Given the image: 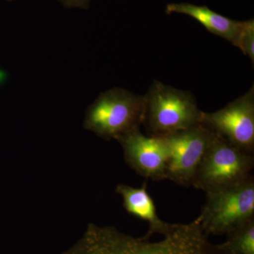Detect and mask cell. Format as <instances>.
<instances>
[{"mask_svg": "<svg viewBox=\"0 0 254 254\" xmlns=\"http://www.w3.org/2000/svg\"><path fill=\"white\" fill-rule=\"evenodd\" d=\"M213 136V132L203 124L162 135L168 148L166 180L181 186H191Z\"/></svg>", "mask_w": 254, "mask_h": 254, "instance_id": "8992f818", "label": "cell"}, {"mask_svg": "<svg viewBox=\"0 0 254 254\" xmlns=\"http://www.w3.org/2000/svg\"><path fill=\"white\" fill-rule=\"evenodd\" d=\"M254 167L252 153L237 148L214 133L191 186L205 192L230 188L252 176Z\"/></svg>", "mask_w": 254, "mask_h": 254, "instance_id": "277c9868", "label": "cell"}, {"mask_svg": "<svg viewBox=\"0 0 254 254\" xmlns=\"http://www.w3.org/2000/svg\"><path fill=\"white\" fill-rule=\"evenodd\" d=\"M64 4L73 7H86L89 0H62Z\"/></svg>", "mask_w": 254, "mask_h": 254, "instance_id": "4fadbf2b", "label": "cell"}, {"mask_svg": "<svg viewBox=\"0 0 254 254\" xmlns=\"http://www.w3.org/2000/svg\"><path fill=\"white\" fill-rule=\"evenodd\" d=\"M145 95L122 88L103 92L87 108L83 128L105 140H117L140 129L144 120Z\"/></svg>", "mask_w": 254, "mask_h": 254, "instance_id": "7a4b0ae2", "label": "cell"}, {"mask_svg": "<svg viewBox=\"0 0 254 254\" xmlns=\"http://www.w3.org/2000/svg\"><path fill=\"white\" fill-rule=\"evenodd\" d=\"M116 141L123 147L127 165L138 175L153 181L166 180L168 148L163 136H146L137 129Z\"/></svg>", "mask_w": 254, "mask_h": 254, "instance_id": "ba28073f", "label": "cell"}, {"mask_svg": "<svg viewBox=\"0 0 254 254\" xmlns=\"http://www.w3.org/2000/svg\"><path fill=\"white\" fill-rule=\"evenodd\" d=\"M235 46L240 48L244 55H247L254 62V20L244 21V26L237 38Z\"/></svg>", "mask_w": 254, "mask_h": 254, "instance_id": "7c38bea8", "label": "cell"}, {"mask_svg": "<svg viewBox=\"0 0 254 254\" xmlns=\"http://www.w3.org/2000/svg\"><path fill=\"white\" fill-rule=\"evenodd\" d=\"M144 95L143 125L151 136H162L200 124L203 112L190 91L154 81Z\"/></svg>", "mask_w": 254, "mask_h": 254, "instance_id": "3957f363", "label": "cell"}, {"mask_svg": "<svg viewBox=\"0 0 254 254\" xmlns=\"http://www.w3.org/2000/svg\"><path fill=\"white\" fill-rule=\"evenodd\" d=\"M226 235L225 242L215 245L219 254H254V218Z\"/></svg>", "mask_w": 254, "mask_h": 254, "instance_id": "8fae6325", "label": "cell"}, {"mask_svg": "<svg viewBox=\"0 0 254 254\" xmlns=\"http://www.w3.org/2000/svg\"><path fill=\"white\" fill-rule=\"evenodd\" d=\"M200 124L237 148L254 151V87L214 113L202 115Z\"/></svg>", "mask_w": 254, "mask_h": 254, "instance_id": "52a82bcc", "label": "cell"}, {"mask_svg": "<svg viewBox=\"0 0 254 254\" xmlns=\"http://www.w3.org/2000/svg\"><path fill=\"white\" fill-rule=\"evenodd\" d=\"M166 12L188 15L201 23L209 32L230 42L233 46L244 26V21L225 17L205 6H196L189 3L169 4L167 5Z\"/></svg>", "mask_w": 254, "mask_h": 254, "instance_id": "30bf717a", "label": "cell"}, {"mask_svg": "<svg viewBox=\"0 0 254 254\" xmlns=\"http://www.w3.org/2000/svg\"><path fill=\"white\" fill-rule=\"evenodd\" d=\"M115 191L123 197V206L127 213L148 222L149 229L143 236L145 238L150 239L155 234L163 236L170 231L173 224L159 218L154 201L147 190L146 184H143L141 188L120 184Z\"/></svg>", "mask_w": 254, "mask_h": 254, "instance_id": "9c48e42d", "label": "cell"}, {"mask_svg": "<svg viewBox=\"0 0 254 254\" xmlns=\"http://www.w3.org/2000/svg\"><path fill=\"white\" fill-rule=\"evenodd\" d=\"M60 254H219L202 230L199 219L190 223L173 224L163 239L150 242L113 226L90 223L83 236Z\"/></svg>", "mask_w": 254, "mask_h": 254, "instance_id": "6da1fadb", "label": "cell"}, {"mask_svg": "<svg viewBox=\"0 0 254 254\" xmlns=\"http://www.w3.org/2000/svg\"><path fill=\"white\" fill-rule=\"evenodd\" d=\"M205 235H221L254 218V178L225 190L205 192L199 216Z\"/></svg>", "mask_w": 254, "mask_h": 254, "instance_id": "5b68a950", "label": "cell"}]
</instances>
